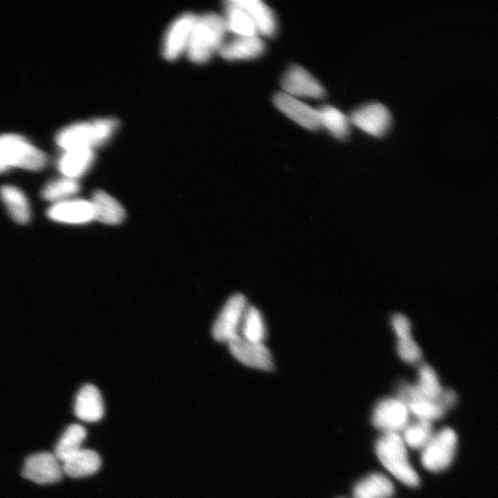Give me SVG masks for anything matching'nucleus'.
<instances>
[{
    "label": "nucleus",
    "mask_w": 498,
    "mask_h": 498,
    "mask_svg": "<svg viewBox=\"0 0 498 498\" xmlns=\"http://www.w3.org/2000/svg\"><path fill=\"white\" fill-rule=\"evenodd\" d=\"M227 30L222 14L207 12L197 15L186 55L194 64L209 62L219 53L226 40Z\"/></svg>",
    "instance_id": "1"
},
{
    "label": "nucleus",
    "mask_w": 498,
    "mask_h": 498,
    "mask_svg": "<svg viewBox=\"0 0 498 498\" xmlns=\"http://www.w3.org/2000/svg\"><path fill=\"white\" fill-rule=\"evenodd\" d=\"M119 122L116 119H97L89 122H77L65 126L57 134V143L64 149L95 148L110 141Z\"/></svg>",
    "instance_id": "2"
},
{
    "label": "nucleus",
    "mask_w": 498,
    "mask_h": 498,
    "mask_svg": "<svg viewBox=\"0 0 498 498\" xmlns=\"http://www.w3.org/2000/svg\"><path fill=\"white\" fill-rule=\"evenodd\" d=\"M376 454L383 466L405 486L418 487L420 478L408 457V451L401 434H383L375 446Z\"/></svg>",
    "instance_id": "3"
},
{
    "label": "nucleus",
    "mask_w": 498,
    "mask_h": 498,
    "mask_svg": "<svg viewBox=\"0 0 498 498\" xmlns=\"http://www.w3.org/2000/svg\"><path fill=\"white\" fill-rule=\"evenodd\" d=\"M46 165V155L24 136L0 135V172L11 167L38 171Z\"/></svg>",
    "instance_id": "4"
},
{
    "label": "nucleus",
    "mask_w": 498,
    "mask_h": 498,
    "mask_svg": "<svg viewBox=\"0 0 498 498\" xmlns=\"http://www.w3.org/2000/svg\"><path fill=\"white\" fill-rule=\"evenodd\" d=\"M457 446V434L451 428H444L436 434L434 433V435L422 449V465L432 472H441L447 470L454 461Z\"/></svg>",
    "instance_id": "5"
},
{
    "label": "nucleus",
    "mask_w": 498,
    "mask_h": 498,
    "mask_svg": "<svg viewBox=\"0 0 498 498\" xmlns=\"http://www.w3.org/2000/svg\"><path fill=\"white\" fill-rule=\"evenodd\" d=\"M247 309L248 303L243 295L238 294L231 296L213 324V338L216 341L229 343L241 336V324Z\"/></svg>",
    "instance_id": "6"
},
{
    "label": "nucleus",
    "mask_w": 498,
    "mask_h": 498,
    "mask_svg": "<svg viewBox=\"0 0 498 498\" xmlns=\"http://www.w3.org/2000/svg\"><path fill=\"white\" fill-rule=\"evenodd\" d=\"M197 15L186 12L172 21L162 42V55L167 61H176L186 55L192 29Z\"/></svg>",
    "instance_id": "7"
},
{
    "label": "nucleus",
    "mask_w": 498,
    "mask_h": 498,
    "mask_svg": "<svg viewBox=\"0 0 498 498\" xmlns=\"http://www.w3.org/2000/svg\"><path fill=\"white\" fill-rule=\"evenodd\" d=\"M364 133L380 138L387 134L393 124V117L380 103H371L357 108L349 118Z\"/></svg>",
    "instance_id": "8"
},
{
    "label": "nucleus",
    "mask_w": 498,
    "mask_h": 498,
    "mask_svg": "<svg viewBox=\"0 0 498 498\" xmlns=\"http://www.w3.org/2000/svg\"><path fill=\"white\" fill-rule=\"evenodd\" d=\"M25 479L38 485L58 483L63 479L62 464L54 453L38 452L31 455L23 469Z\"/></svg>",
    "instance_id": "9"
},
{
    "label": "nucleus",
    "mask_w": 498,
    "mask_h": 498,
    "mask_svg": "<svg viewBox=\"0 0 498 498\" xmlns=\"http://www.w3.org/2000/svg\"><path fill=\"white\" fill-rule=\"evenodd\" d=\"M284 93L299 97L321 99L326 96L322 84L306 69L292 65L280 80Z\"/></svg>",
    "instance_id": "10"
},
{
    "label": "nucleus",
    "mask_w": 498,
    "mask_h": 498,
    "mask_svg": "<svg viewBox=\"0 0 498 498\" xmlns=\"http://www.w3.org/2000/svg\"><path fill=\"white\" fill-rule=\"evenodd\" d=\"M410 416L406 404L399 398H386L376 405L372 423L384 434L388 433L400 434L410 423Z\"/></svg>",
    "instance_id": "11"
},
{
    "label": "nucleus",
    "mask_w": 498,
    "mask_h": 498,
    "mask_svg": "<svg viewBox=\"0 0 498 498\" xmlns=\"http://www.w3.org/2000/svg\"><path fill=\"white\" fill-rule=\"evenodd\" d=\"M228 346L232 356L241 364L264 372L273 370L272 354L264 342H252L238 336Z\"/></svg>",
    "instance_id": "12"
},
{
    "label": "nucleus",
    "mask_w": 498,
    "mask_h": 498,
    "mask_svg": "<svg viewBox=\"0 0 498 498\" xmlns=\"http://www.w3.org/2000/svg\"><path fill=\"white\" fill-rule=\"evenodd\" d=\"M273 103L281 113L309 131L321 127L318 110L304 102L280 92L273 96Z\"/></svg>",
    "instance_id": "13"
},
{
    "label": "nucleus",
    "mask_w": 498,
    "mask_h": 498,
    "mask_svg": "<svg viewBox=\"0 0 498 498\" xmlns=\"http://www.w3.org/2000/svg\"><path fill=\"white\" fill-rule=\"evenodd\" d=\"M266 52L264 40L258 35L234 36L226 40L219 51L222 58L227 61H249L261 57Z\"/></svg>",
    "instance_id": "14"
},
{
    "label": "nucleus",
    "mask_w": 498,
    "mask_h": 498,
    "mask_svg": "<svg viewBox=\"0 0 498 498\" xmlns=\"http://www.w3.org/2000/svg\"><path fill=\"white\" fill-rule=\"evenodd\" d=\"M48 216L55 222L68 225H84L95 221L91 202L81 199L55 203L48 211Z\"/></svg>",
    "instance_id": "15"
},
{
    "label": "nucleus",
    "mask_w": 498,
    "mask_h": 498,
    "mask_svg": "<svg viewBox=\"0 0 498 498\" xmlns=\"http://www.w3.org/2000/svg\"><path fill=\"white\" fill-rule=\"evenodd\" d=\"M74 414L83 422L96 423L104 416V403L99 389L92 385H84L74 402Z\"/></svg>",
    "instance_id": "16"
},
{
    "label": "nucleus",
    "mask_w": 498,
    "mask_h": 498,
    "mask_svg": "<svg viewBox=\"0 0 498 498\" xmlns=\"http://www.w3.org/2000/svg\"><path fill=\"white\" fill-rule=\"evenodd\" d=\"M251 18L258 36L272 38L278 32V19L274 11L261 0H238Z\"/></svg>",
    "instance_id": "17"
},
{
    "label": "nucleus",
    "mask_w": 498,
    "mask_h": 498,
    "mask_svg": "<svg viewBox=\"0 0 498 498\" xmlns=\"http://www.w3.org/2000/svg\"><path fill=\"white\" fill-rule=\"evenodd\" d=\"M61 464L64 474L72 479H83L96 473L102 466V460L96 451L80 448Z\"/></svg>",
    "instance_id": "18"
},
{
    "label": "nucleus",
    "mask_w": 498,
    "mask_h": 498,
    "mask_svg": "<svg viewBox=\"0 0 498 498\" xmlns=\"http://www.w3.org/2000/svg\"><path fill=\"white\" fill-rule=\"evenodd\" d=\"M95 160L91 148H73L65 149L58 161V169L63 177L77 180L89 169Z\"/></svg>",
    "instance_id": "19"
},
{
    "label": "nucleus",
    "mask_w": 498,
    "mask_h": 498,
    "mask_svg": "<svg viewBox=\"0 0 498 498\" xmlns=\"http://www.w3.org/2000/svg\"><path fill=\"white\" fill-rule=\"evenodd\" d=\"M94 210L95 220L108 226L121 224L126 218L123 206L110 194L96 190L90 201Z\"/></svg>",
    "instance_id": "20"
},
{
    "label": "nucleus",
    "mask_w": 498,
    "mask_h": 498,
    "mask_svg": "<svg viewBox=\"0 0 498 498\" xmlns=\"http://www.w3.org/2000/svg\"><path fill=\"white\" fill-rule=\"evenodd\" d=\"M223 17L227 33L234 36L257 35L251 18L238 3V0H228L225 3Z\"/></svg>",
    "instance_id": "21"
},
{
    "label": "nucleus",
    "mask_w": 498,
    "mask_h": 498,
    "mask_svg": "<svg viewBox=\"0 0 498 498\" xmlns=\"http://www.w3.org/2000/svg\"><path fill=\"white\" fill-rule=\"evenodd\" d=\"M353 493L355 498H391L395 486L386 475L372 473L356 485Z\"/></svg>",
    "instance_id": "22"
},
{
    "label": "nucleus",
    "mask_w": 498,
    "mask_h": 498,
    "mask_svg": "<svg viewBox=\"0 0 498 498\" xmlns=\"http://www.w3.org/2000/svg\"><path fill=\"white\" fill-rule=\"evenodd\" d=\"M0 197L15 222L25 225L30 221V205L23 191L14 186H4L0 188Z\"/></svg>",
    "instance_id": "23"
},
{
    "label": "nucleus",
    "mask_w": 498,
    "mask_h": 498,
    "mask_svg": "<svg viewBox=\"0 0 498 498\" xmlns=\"http://www.w3.org/2000/svg\"><path fill=\"white\" fill-rule=\"evenodd\" d=\"M320 126L327 131L336 139L345 141L350 135L351 122L336 107L325 104L318 110Z\"/></svg>",
    "instance_id": "24"
},
{
    "label": "nucleus",
    "mask_w": 498,
    "mask_h": 498,
    "mask_svg": "<svg viewBox=\"0 0 498 498\" xmlns=\"http://www.w3.org/2000/svg\"><path fill=\"white\" fill-rule=\"evenodd\" d=\"M86 438H88V431L82 425L78 424L69 425L55 448V456L60 463L67 460L81 448Z\"/></svg>",
    "instance_id": "25"
},
{
    "label": "nucleus",
    "mask_w": 498,
    "mask_h": 498,
    "mask_svg": "<svg viewBox=\"0 0 498 498\" xmlns=\"http://www.w3.org/2000/svg\"><path fill=\"white\" fill-rule=\"evenodd\" d=\"M415 385L418 398L430 401L439 402L444 391L434 368L426 364L419 367L418 382Z\"/></svg>",
    "instance_id": "26"
},
{
    "label": "nucleus",
    "mask_w": 498,
    "mask_h": 498,
    "mask_svg": "<svg viewBox=\"0 0 498 498\" xmlns=\"http://www.w3.org/2000/svg\"><path fill=\"white\" fill-rule=\"evenodd\" d=\"M80 190L77 180L62 177L50 181L42 190V197L55 203L70 200Z\"/></svg>",
    "instance_id": "27"
},
{
    "label": "nucleus",
    "mask_w": 498,
    "mask_h": 498,
    "mask_svg": "<svg viewBox=\"0 0 498 498\" xmlns=\"http://www.w3.org/2000/svg\"><path fill=\"white\" fill-rule=\"evenodd\" d=\"M402 434L406 447L422 450L434 435V432L432 423L417 420L414 423L410 422L402 431Z\"/></svg>",
    "instance_id": "28"
},
{
    "label": "nucleus",
    "mask_w": 498,
    "mask_h": 498,
    "mask_svg": "<svg viewBox=\"0 0 498 498\" xmlns=\"http://www.w3.org/2000/svg\"><path fill=\"white\" fill-rule=\"evenodd\" d=\"M241 337L252 342H264L266 338V326L264 317L258 310L248 307L241 328Z\"/></svg>",
    "instance_id": "29"
},
{
    "label": "nucleus",
    "mask_w": 498,
    "mask_h": 498,
    "mask_svg": "<svg viewBox=\"0 0 498 498\" xmlns=\"http://www.w3.org/2000/svg\"><path fill=\"white\" fill-rule=\"evenodd\" d=\"M406 406L410 415H413L418 420L430 423L441 419L446 414V410L439 402L424 398L410 401Z\"/></svg>",
    "instance_id": "30"
},
{
    "label": "nucleus",
    "mask_w": 498,
    "mask_h": 498,
    "mask_svg": "<svg viewBox=\"0 0 498 498\" xmlns=\"http://www.w3.org/2000/svg\"><path fill=\"white\" fill-rule=\"evenodd\" d=\"M396 350L400 358L409 364H418L423 356L420 346L413 337L397 340Z\"/></svg>",
    "instance_id": "31"
},
{
    "label": "nucleus",
    "mask_w": 498,
    "mask_h": 498,
    "mask_svg": "<svg viewBox=\"0 0 498 498\" xmlns=\"http://www.w3.org/2000/svg\"><path fill=\"white\" fill-rule=\"evenodd\" d=\"M392 328L397 340L407 339L411 336V324L410 319L402 314H395L392 318Z\"/></svg>",
    "instance_id": "32"
},
{
    "label": "nucleus",
    "mask_w": 498,
    "mask_h": 498,
    "mask_svg": "<svg viewBox=\"0 0 498 498\" xmlns=\"http://www.w3.org/2000/svg\"><path fill=\"white\" fill-rule=\"evenodd\" d=\"M457 401L458 397L456 393L452 391V389H444L439 402L447 410L448 409L453 407Z\"/></svg>",
    "instance_id": "33"
}]
</instances>
